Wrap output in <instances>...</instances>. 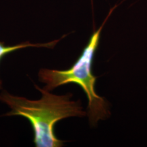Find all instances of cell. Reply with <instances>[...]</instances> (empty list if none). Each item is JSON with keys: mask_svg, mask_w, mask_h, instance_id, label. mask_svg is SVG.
I'll list each match as a JSON object with an SVG mask.
<instances>
[{"mask_svg": "<svg viewBox=\"0 0 147 147\" xmlns=\"http://www.w3.org/2000/svg\"><path fill=\"white\" fill-rule=\"evenodd\" d=\"M61 38L53 41L47 42V43H31L29 41L24 42L22 43L13 46H7L3 42H0V61L4 57L5 55L11 53L14 51L19 50V49H25L28 47H36V48H47V49H53L55 46L60 41ZM2 89V81L0 79V89Z\"/></svg>", "mask_w": 147, "mask_h": 147, "instance_id": "cell-3", "label": "cell"}, {"mask_svg": "<svg viewBox=\"0 0 147 147\" xmlns=\"http://www.w3.org/2000/svg\"><path fill=\"white\" fill-rule=\"evenodd\" d=\"M34 86L42 94L40 100H31L6 91L0 93V102L10 108V111L3 116H21L27 119L34 130L36 147L63 146L65 141L55 136V124L70 117H87V111L80 100H73L72 93L56 95L36 84Z\"/></svg>", "mask_w": 147, "mask_h": 147, "instance_id": "cell-1", "label": "cell"}, {"mask_svg": "<svg viewBox=\"0 0 147 147\" xmlns=\"http://www.w3.org/2000/svg\"><path fill=\"white\" fill-rule=\"evenodd\" d=\"M117 6L116 5L110 9L102 25L93 32L81 55L71 67L65 70L42 68L38 74L40 81L46 84L44 88L49 91L64 84H78L87 97L88 105L86 111L89 123L92 127L97 126L100 121H105L111 116L109 102L95 91L97 77L93 75V63L103 29Z\"/></svg>", "mask_w": 147, "mask_h": 147, "instance_id": "cell-2", "label": "cell"}]
</instances>
